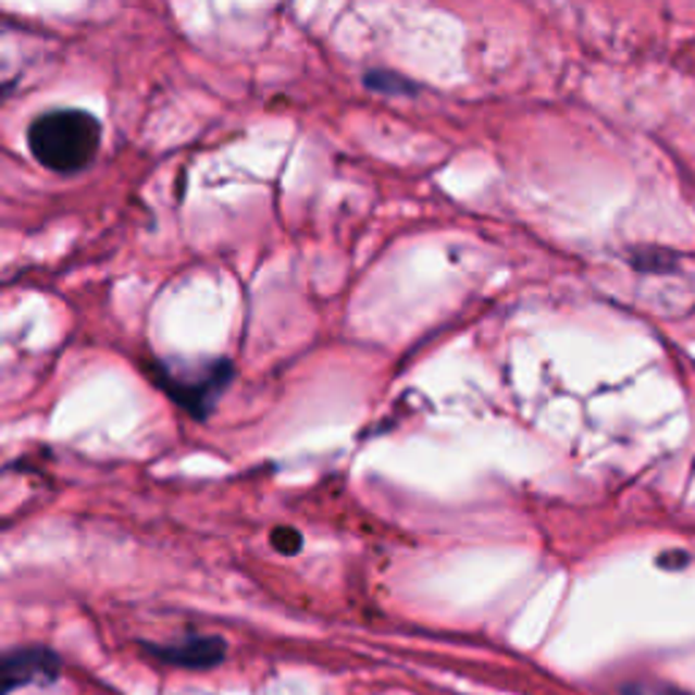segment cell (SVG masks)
I'll return each mask as SVG.
<instances>
[{"mask_svg": "<svg viewBox=\"0 0 695 695\" xmlns=\"http://www.w3.org/2000/svg\"><path fill=\"white\" fill-rule=\"evenodd\" d=\"M156 383L179 405L188 410L194 419H210L218 399L228 388L234 377L232 361L210 359L199 364H172V361H158L152 367Z\"/></svg>", "mask_w": 695, "mask_h": 695, "instance_id": "7a4b0ae2", "label": "cell"}, {"mask_svg": "<svg viewBox=\"0 0 695 695\" xmlns=\"http://www.w3.org/2000/svg\"><path fill=\"white\" fill-rule=\"evenodd\" d=\"M147 655L161 663L174 666V669H188V671H207L215 669L226 660L228 647L221 636H194L177 638V642L166 644H145Z\"/></svg>", "mask_w": 695, "mask_h": 695, "instance_id": "277c9868", "label": "cell"}, {"mask_svg": "<svg viewBox=\"0 0 695 695\" xmlns=\"http://www.w3.org/2000/svg\"><path fill=\"white\" fill-rule=\"evenodd\" d=\"M622 695H685V693H677L671 691V687H663V685H633L628 687Z\"/></svg>", "mask_w": 695, "mask_h": 695, "instance_id": "8992f818", "label": "cell"}, {"mask_svg": "<svg viewBox=\"0 0 695 695\" xmlns=\"http://www.w3.org/2000/svg\"><path fill=\"white\" fill-rule=\"evenodd\" d=\"M272 546L283 555H297L302 549V535L294 528H275L272 530Z\"/></svg>", "mask_w": 695, "mask_h": 695, "instance_id": "5b68a950", "label": "cell"}, {"mask_svg": "<svg viewBox=\"0 0 695 695\" xmlns=\"http://www.w3.org/2000/svg\"><path fill=\"white\" fill-rule=\"evenodd\" d=\"M63 671V660L49 647H16L0 660V685L3 695L30 685H52Z\"/></svg>", "mask_w": 695, "mask_h": 695, "instance_id": "3957f363", "label": "cell"}, {"mask_svg": "<svg viewBox=\"0 0 695 695\" xmlns=\"http://www.w3.org/2000/svg\"><path fill=\"white\" fill-rule=\"evenodd\" d=\"M101 123L85 109H52L27 128V150L54 174H76L96 161L101 150Z\"/></svg>", "mask_w": 695, "mask_h": 695, "instance_id": "6da1fadb", "label": "cell"}]
</instances>
